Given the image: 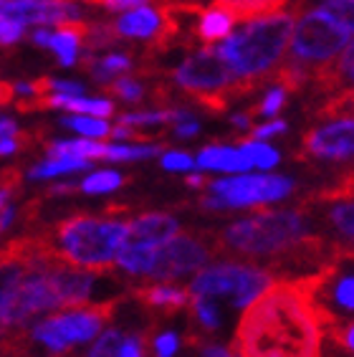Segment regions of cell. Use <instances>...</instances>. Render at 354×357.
<instances>
[{
    "label": "cell",
    "mask_w": 354,
    "mask_h": 357,
    "mask_svg": "<svg viewBox=\"0 0 354 357\" xmlns=\"http://www.w3.org/2000/svg\"><path fill=\"white\" fill-rule=\"evenodd\" d=\"M240 357H321V322L304 282L271 284L240 319Z\"/></svg>",
    "instance_id": "6da1fadb"
},
{
    "label": "cell",
    "mask_w": 354,
    "mask_h": 357,
    "mask_svg": "<svg viewBox=\"0 0 354 357\" xmlns=\"http://www.w3.org/2000/svg\"><path fill=\"white\" fill-rule=\"evenodd\" d=\"M293 15L291 13H271L256 21H248L243 31L225 36L223 46L215 54L228 63V69L245 82L251 89L261 84V76L281 61L291 41Z\"/></svg>",
    "instance_id": "7a4b0ae2"
},
{
    "label": "cell",
    "mask_w": 354,
    "mask_h": 357,
    "mask_svg": "<svg viewBox=\"0 0 354 357\" xmlns=\"http://www.w3.org/2000/svg\"><path fill=\"white\" fill-rule=\"evenodd\" d=\"M127 238V223L76 215L56 228V251L82 268H104L116 259Z\"/></svg>",
    "instance_id": "3957f363"
},
{
    "label": "cell",
    "mask_w": 354,
    "mask_h": 357,
    "mask_svg": "<svg viewBox=\"0 0 354 357\" xmlns=\"http://www.w3.org/2000/svg\"><path fill=\"white\" fill-rule=\"evenodd\" d=\"M304 231L307 226L299 213L268 211V213H256L233 223L225 231V243L248 256L281 254V251H288L293 243H299Z\"/></svg>",
    "instance_id": "277c9868"
},
{
    "label": "cell",
    "mask_w": 354,
    "mask_h": 357,
    "mask_svg": "<svg viewBox=\"0 0 354 357\" xmlns=\"http://www.w3.org/2000/svg\"><path fill=\"white\" fill-rule=\"evenodd\" d=\"M175 82L213 112H223L228 96L251 91V86L240 82L238 76L228 69V63L210 48L185 59L175 71Z\"/></svg>",
    "instance_id": "5b68a950"
},
{
    "label": "cell",
    "mask_w": 354,
    "mask_h": 357,
    "mask_svg": "<svg viewBox=\"0 0 354 357\" xmlns=\"http://www.w3.org/2000/svg\"><path fill=\"white\" fill-rule=\"evenodd\" d=\"M352 23L339 21L337 15L327 13L324 8L309 10L299 23H293L291 41H288L293 59L307 63V66L321 69V63H332L352 43Z\"/></svg>",
    "instance_id": "8992f818"
},
{
    "label": "cell",
    "mask_w": 354,
    "mask_h": 357,
    "mask_svg": "<svg viewBox=\"0 0 354 357\" xmlns=\"http://www.w3.org/2000/svg\"><path fill=\"white\" fill-rule=\"evenodd\" d=\"M271 276L253 266H238V264H223L200 271L192 279L190 291L195 296H223L231 294L236 307H248V304L271 287Z\"/></svg>",
    "instance_id": "52a82bcc"
},
{
    "label": "cell",
    "mask_w": 354,
    "mask_h": 357,
    "mask_svg": "<svg viewBox=\"0 0 354 357\" xmlns=\"http://www.w3.org/2000/svg\"><path fill=\"white\" fill-rule=\"evenodd\" d=\"M293 183L281 175H248L240 172L238 178H225L210 183L213 195L223 203V208H245L261 203H276L291 192Z\"/></svg>",
    "instance_id": "ba28073f"
},
{
    "label": "cell",
    "mask_w": 354,
    "mask_h": 357,
    "mask_svg": "<svg viewBox=\"0 0 354 357\" xmlns=\"http://www.w3.org/2000/svg\"><path fill=\"white\" fill-rule=\"evenodd\" d=\"M51 264L36 266L33 274H23L13 287L8 289L6 302H3V322H6V327L26 324L28 319L33 314H38V312L59 307L54 291H51V284H48V274H46Z\"/></svg>",
    "instance_id": "9c48e42d"
},
{
    "label": "cell",
    "mask_w": 354,
    "mask_h": 357,
    "mask_svg": "<svg viewBox=\"0 0 354 357\" xmlns=\"http://www.w3.org/2000/svg\"><path fill=\"white\" fill-rule=\"evenodd\" d=\"M104 319H107V310L104 307H91V310H79V312H63L56 314L46 322H41L33 330V337L38 342H43L48 350L63 352L71 344L86 342L91 337L99 335Z\"/></svg>",
    "instance_id": "30bf717a"
},
{
    "label": "cell",
    "mask_w": 354,
    "mask_h": 357,
    "mask_svg": "<svg viewBox=\"0 0 354 357\" xmlns=\"http://www.w3.org/2000/svg\"><path fill=\"white\" fill-rule=\"evenodd\" d=\"M210 254L205 243H200L192 236H170V238L155 246L152 261L147 274L152 279H180V276L195 274L208 264Z\"/></svg>",
    "instance_id": "8fae6325"
},
{
    "label": "cell",
    "mask_w": 354,
    "mask_h": 357,
    "mask_svg": "<svg viewBox=\"0 0 354 357\" xmlns=\"http://www.w3.org/2000/svg\"><path fill=\"white\" fill-rule=\"evenodd\" d=\"M304 147L314 158L349 160L354 152V122L352 117H341L324 127H316L304 137Z\"/></svg>",
    "instance_id": "7c38bea8"
},
{
    "label": "cell",
    "mask_w": 354,
    "mask_h": 357,
    "mask_svg": "<svg viewBox=\"0 0 354 357\" xmlns=\"http://www.w3.org/2000/svg\"><path fill=\"white\" fill-rule=\"evenodd\" d=\"M46 274L59 307H79V304L91 299V291H94V284H96L94 274L74 271V268H66V266L63 268L48 266Z\"/></svg>",
    "instance_id": "4fadbf2b"
},
{
    "label": "cell",
    "mask_w": 354,
    "mask_h": 357,
    "mask_svg": "<svg viewBox=\"0 0 354 357\" xmlns=\"http://www.w3.org/2000/svg\"><path fill=\"white\" fill-rule=\"evenodd\" d=\"M43 261H48L46 256L28 246H13L6 256H0V337H3V330H6V322H3V302H6L8 289L13 287L28 268H36Z\"/></svg>",
    "instance_id": "5bb4252c"
},
{
    "label": "cell",
    "mask_w": 354,
    "mask_h": 357,
    "mask_svg": "<svg viewBox=\"0 0 354 357\" xmlns=\"http://www.w3.org/2000/svg\"><path fill=\"white\" fill-rule=\"evenodd\" d=\"M180 231L177 218L167 213H147L134 218L127 226V238L130 243H139V246H160L164 241L175 236Z\"/></svg>",
    "instance_id": "9a60e30c"
},
{
    "label": "cell",
    "mask_w": 354,
    "mask_h": 357,
    "mask_svg": "<svg viewBox=\"0 0 354 357\" xmlns=\"http://www.w3.org/2000/svg\"><path fill=\"white\" fill-rule=\"evenodd\" d=\"M86 23H82L79 18L74 21H63L59 23V31L51 33V41H48V48L56 51L61 66H74L76 59H79V46H82L84 36H86Z\"/></svg>",
    "instance_id": "2e32d148"
},
{
    "label": "cell",
    "mask_w": 354,
    "mask_h": 357,
    "mask_svg": "<svg viewBox=\"0 0 354 357\" xmlns=\"http://www.w3.org/2000/svg\"><path fill=\"white\" fill-rule=\"evenodd\" d=\"M160 13L150 6L132 8L130 13H124L119 21L114 23V31L119 36H130V38H152L155 33H160Z\"/></svg>",
    "instance_id": "e0dca14e"
},
{
    "label": "cell",
    "mask_w": 354,
    "mask_h": 357,
    "mask_svg": "<svg viewBox=\"0 0 354 357\" xmlns=\"http://www.w3.org/2000/svg\"><path fill=\"white\" fill-rule=\"evenodd\" d=\"M198 167L203 170H220V172H248L251 170V160L245 158L243 152L236 147H205L198 155Z\"/></svg>",
    "instance_id": "ac0fdd59"
},
{
    "label": "cell",
    "mask_w": 354,
    "mask_h": 357,
    "mask_svg": "<svg viewBox=\"0 0 354 357\" xmlns=\"http://www.w3.org/2000/svg\"><path fill=\"white\" fill-rule=\"evenodd\" d=\"M286 0H213V8H220L233 21H256L276 13Z\"/></svg>",
    "instance_id": "d6986e66"
},
{
    "label": "cell",
    "mask_w": 354,
    "mask_h": 357,
    "mask_svg": "<svg viewBox=\"0 0 354 357\" xmlns=\"http://www.w3.org/2000/svg\"><path fill=\"white\" fill-rule=\"evenodd\" d=\"M231 28H233L231 15L225 13V10H220V8H210V10H205V15L200 18L198 36H200V41L215 43V41H223L225 36H231Z\"/></svg>",
    "instance_id": "ffe728a7"
},
{
    "label": "cell",
    "mask_w": 354,
    "mask_h": 357,
    "mask_svg": "<svg viewBox=\"0 0 354 357\" xmlns=\"http://www.w3.org/2000/svg\"><path fill=\"white\" fill-rule=\"evenodd\" d=\"M104 152H107V144L94 142V139H68V142H54L48 147V155L51 158H59V155H76V158L84 160H104Z\"/></svg>",
    "instance_id": "44dd1931"
},
{
    "label": "cell",
    "mask_w": 354,
    "mask_h": 357,
    "mask_svg": "<svg viewBox=\"0 0 354 357\" xmlns=\"http://www.w3.org/2000/svg\"><path fill=\"white\" fill-rule=\"evenodd\" d=\"M139 296L147 304H152V307H160V310H183L187 299H190L187 291L175 287H150L139 291Z\"/></svg>",
    "instance_id": "7402d4cb"
},
{
    "label": "cell",
    "mask_w": 354,
    "mask_h": 357,
    "mask_svg": "<svg viewBox=\"0 0 354 357\" xmlns=\"http://www.w3.org/2000/svg\"><path fill=\"white\" fill-rule=\"evenodd\" d=\"M88 160L76 158V155H59V158H51L43 165L33 167L31 170V178H54V175H66V172H76V170H86Z\"/></svg>",
    "instance_id": "603a6c76"
},
{
    "label": "cell",
    "mask_w": 354,
    "mask_h": 357,
    "mask_svg": "<svg viewBox=\"0 0 354 357\" xmlns=\"http://www.w3.org/2000/svg\"><path fill=\"white\" fill-rule=\"evenodd\" d=\"M240 152L251 160L253 167H261V170H271V167L279 165V152L268 147L263 139H248V142L240 144Z\"/></svg>",
    "instance_id": "cb8c5ba5"
},
{
    "label": "cell",
    "mask_w": 354,
    "mask_h": 357,
    "mask_svg": "<svg viewBox=\"0 0 354 357\" xmlns=\"http://www.w3.org/2000/svg\"><path fill=\"white\" fill-rule=\"evenodd\" d=\"M63 127L68 130L82 132L84 137H107L109 135V124L102 117H91V114H76V117H66L63 119Z\"/></svg>",
    "instance_id": "d4e9b609"
},
{
    "label": "cell",
    "mask_w": 354,
    "mask_h": 357,
    "mask_svg": "<svg viewBox=\"0 0 354 357\" xmlns=\"http://www.w3.org/2000/svg\"><path fill=\"white\" fill-rule=\"evenodd\" d=\"M122 183H124V178L119 175V172L104 170V172H94V175H88L82 185H79V190L88 192V195H96V192H111V190H116V188L122 185Z\"/></svg>",
    "instance_id": "484cf974"
},
{
    "label": "cell",
    "mask_w": 354,
    "mask_h": 357,
    "mask_svg": "<svg viewBox=\"0 0 354 357\" xmlns=\"http://www.w3.org/2000/svg\"><path fill=\"white\" fill-rule=\"evenodd\" d=\"M160 155L157 144H144V147H132V144H107L104 160H144Z\"/></svg>",
    "instance_id": "4316f807"
},
{
    "label": "cell",
    "mask_w": 354,
    "mask_h": 357,
    "mask_svg": "<svg viewBox=\"0 0 354 357\" xmlns=\"http://www.w3.org/2000/svg\"><path fill=\"white\" fill-rule=\"evenodd\" d=\"M122 344H124L122 332L109 330V332H104V335L96 340V344L91 347L88 357H119V352H122Z\"/></svg>",
    "instance_id": "83f0119b"
},
{
    "label": "cell",
    "mask_w": 354,
    "mask_h": 357,
    "mask_svg": "<svg viewBox=\"0 0 354 357\" xmlns=\"http://www.w3.org/2000/svg\"><path fill=\"white\" fill-rule=\"evenodd\" d=\"M352 215H354V208H352V200H349V195L344 200H339V203L332 208V223L339 228V234L344 236V238H352V234H354Z\"/></svg>",
    "instance_id": "f1b7e54d"
},
{
    "label": "cell",
    "mask_w": 354,
    "mask_h": 357,
    "mask_svg": "<svg viewBox=\"0 0 354 357\" xmlns=\"http://www.w3.org/2000/svg\"><path fill=\"white\" fill-rule=\"evenodd\" d=\"M107 91H111L119 99H127V102H139L144 94V89L134 79H116V82H109V86H104Z\"/></svg>",
    "instance_id": "f546056e"
},
{
    "label": "cell",
    "mask_w": 354,
    "mask_h": 357,
    "mask_svg": "<svg viewBox=\"0 0 354 357\" xmlns=\"http://www.w3.org/2000/svg\"><path fill=\"white\" fill-rule=\"evenodd\" d=\"M354 279L352 274H344L337 279V287H334V302L339 304L341 312H352L354 307Z\"/></svg>",
    "instance_id": "4dcf8cb0"
},
{
    "label": "cell",
    "mask_w": 354,
    "mask_h": 357,
    "mask_svg": "<svg viewBox=\"0 0 354 357\" xmlns=\"http://www.w3.org/2000/svg\"><path fill=\"white\" fill-rule=\"evenodd\" d=\"M195 312H198V319L205 330H218L220 312H218V307L210 302V296H200L198 302H195Z\"/></svg>",
    "instance_id": "1f68e13d"
},
{
    "label": "cell",
    "mask_w": 354,
    "mask_h": 357,
    "mask_svg": "<svg viewBox=\"0 0 354 357\" xmlns=\"http://www.w3.org/2000/svg\"><path fill=\"white\" fill-rule=\"evenodd\" d=\"M23 38V23L0 13V46H13Z\"/></svg>",
    "instance_id": "d6a6232c"
},
{
    "label": "cell",
    "mask_w": 354,
    "mask_h": 357,
    "mask_svg": "<svg viewBox=\"0 0 354 357\" xmlns=\"http://www.w3.org/2000/svg\"><path fill=\"white\" fill-rule=\"evenodd\" d=\"M284 102H286V91L281 89V86H273V89L266 94L263 102L256 107V112H259V114H266V117H271V114H276V112L284 107Z\"/></svg>",
    "instance_id": "836d02e7"
},
{
    "label": "cell",
    "mask_w": 354,
    "mask_h": 357,
    "mask_svg": "<svg viewBox=\"0 0 354 357\" xmlns=\"http://www.w3.org/2000/svg\"><path fill=\"white\" fill-rule=\"evenodd\" d=\"M162 167L164 170H172V172L192 170V167H195V160H192L187 152H164Z\"/></svg>",
    "instance_id": "e575fe53"
},
{
    "label": "cell",
    "mask_w": 354,
    "mask_h": 357,
    "mask_svg": "<svg viewBox=\"0 0 354 357\" xmlns=\"http://www.w3.org/2000/svg\"><path fill=\"white\" fill-rule=\"evenodd\" d=\"M354 0H324V10L332 15H337L339 21L344 23H352V13H354Z\"/></svg>",
    "instance_id": "d590c367"
},
{
    "label": "cell",
    "mask_w": 354,
    "mask_h": 357,
    "mask_svg": "<svg viewBox=\"0 0 354 357\" xmlns=\"http://www.w3.org/2000/svg\"><path fill=\"white\" fill-rule=\"evenodd\" d=\"M286 132V122L284 119H273V122H266L261 127H253V139H268L276 137V135H284Z\"/></svg>",
    "instance_id": "8d00e7d4"
},
{
    "label": "cell",
    "mask_w": 354,
    "mask_h": 357,
    "mask_svg": "<svg viewBox=\"0 0 354 357\" xmlns=\"http://www.w3.org/2000/svg\"><path fill=\"white\" fill-rule=\"evenodd\" d=\"M155 350H157V357H172L177 352V335H172V332L160 335L155 340Z\"/></svg>",
    "instance_id": "74e56055"
},
{
    "label": "cell",
    "mask_w": 354,
    "mask_h": 357,
    "mask_svg": "<svg viewBox=\"0 0 354 357\" xmlns=\"http://www.w3.org/2000/svg\"><path fill=\"white\" fill-rule=\"evenodd\" d=\"M200 132V124L195 119H190V114H185L183 119H177V135L180 137H195Z\"/></svg>",
    "instance_id": "f35d334b"
},
{
    "label": "cell",
    "mask_w": 354,
    "mask_h": 357,
    "mask_svg": "<svg viewBox=\"0 0 354 357\" xmlns=\"http://www.w3.org/2000/svg\"><path fill=\"white\" fill-rule=\"evenodd\" d=\"M119 357H142V344H139V340H137V337H124Z\"/></svg>",
    "instance_id": "ab89813d"
},
{
    "label": "cell",
    "mask_w": 354,
    "mask_h": 357,
    "mask_svg": "<svg viewBox=\"0 0 354 357\" xmlns=\"http://www.w3.org/2000/svg\"><path fill=\"white\" fill-rule=\"evenodd\" d=\"M109 10H132V8L147 6V0H104Z\"/></svg>",
    "instance_id": "60d3db41"
},
{
    "label": "cell",
    "mask_w": 354,
    "mask_h": 357,
    "mask_svg": "<svg viewBox=\"0 0 354 357\" xmlns=\"http://www.w3.org/2000/svg\"><path fill=\"white\" fill-rule=\"evenodd\" d=\"M18 150H21V142L15 137H0V158L3 155H13Z\"/></svg>",
    "instance_id": "b9f144b4"
},
{
    "label": "cell",
    "mask_w": 354,
    "mask_h": 357,
    "mask_svg": "<svg viewBox=\"0 0 354 357\" xmlns=\"http://www.w3.org/2000/svg\"><path fill=\"white\" fill-rule=\"evenodd\" d=\"M0 137H18V124L13 119L0 117Z\"/></svg>",
    "instance_id": "7bdbcfd3"
},
{
    "label": "cell",
    "mask_w": 354,
    "mask_h": 357,
    "mask_svg": "<svg viewBox=\"0 0 354 357\" xmlns=\"http://www.w3.org/2000/svg\"><path fill=\"white\" fill-rule=\"evenodd\" d=\"M48 41H51V31H46V28H41V31H36L33 33V43L41 48H48Z\"/></svg>",
    "instance_id": "ee69618b"
},
{
    "label": "cell",
    "mask_w": 354,
    "mask_h": 357,
    "mask_svg": "<svg viewBox=\"0 0 354 357\" xmlns=\"http://www.w3.org/2000/svg\"><path fill=\"white\" fill-rule=\"evenodd\" d=\"M10 190H13V180H10V183L0 180V211H3V206H6V200H8V195H10Z\"/></svg>",
    "instance_id": "f6af8a7d"
},
{
    "label": "cell",
    "mask_w": 354,
    "mask_h": 357,
    "mask_svg": "<svg viewBox=\"0 0 354 357\" xmlns=\"http://www.w3.org/2000/svg\"><path fill=\"white\" fill-rule=\"evenodd\" d=\"M203 357H233V355L225 350V347H215V344H213V347H205Z\"/></svg>",
    "instance_id": "bcb514c9"
},
{
    "label": "cell",
    "mask_w": 354,
    "mask_h": 357,
    "mask_svg": "<svg viewBox=\"0 0 354 357\" xmlns=\"http://www.w3.org/2000/svg\"><path fill=\"white\" fill-rule=\"evenodd\" d=\"M187 185L190 188H205V178L203 175H190V178H187Z\"/></svg>",
    "instance_id": "7dc6e473"
},
{
    "label": "cell",
    "mask_w": 354,
    "mask_h": 357,
    "mask_svg": "<svg viewBox=\"0 0 354 357\" xmlns=\"http://www.w3.org/2000/svg\"><path fill=\"white\" fill-rule=\"evenodd\" d=\"M233 124L240 127V130H245V127H248V114H236V117H233Z\"/></svg>",
    "instance_id": "c3c4849f"
}]
</instances>
